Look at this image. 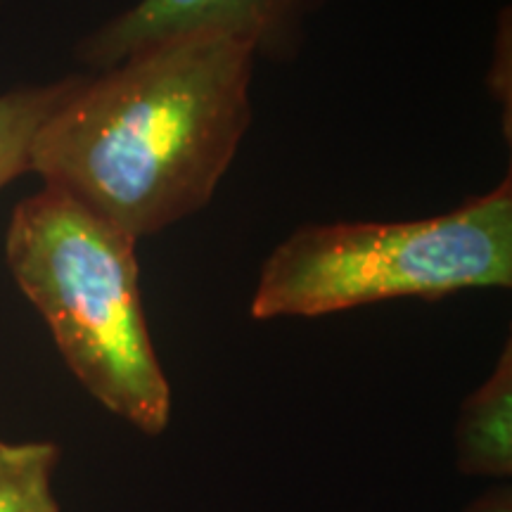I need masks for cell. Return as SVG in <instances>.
Listing matches in <instances>:
<instances>
[{
  "instance_id": "1",
  "label": "cell",
  "mask_w": 512,
  "mask_h": 512,
  "mask_svg": "<svg viewBox=\"0 0 512 512\" xmlns=\"http://www.w3.org/2000/svg\"><path fill=\"white\" fill-rule=\"evenodd\" d=\"M252 43L164 38L86 74L36 133L29 174L136 238L202 211L254 117Z\"/></svg>"
},
{
  "instance_id": "2",
  "label": "cell",
  "mask_w": 512,
  "mask_h": 512,
  "mask_svg": "<svg viewBox=\"0 0 512 512\" xmlns=\"http://www.w3.org/2000/svg\"><path fill=\"white\" fill-rule=\"evenodd\" d=\"M136 247V238L43 185L12 211L5 264L81 387L159 437L171 420V384L147 325Z\"/></svg>"
},
{
  "instance_id": "3",
  "label": "cell",
  "mask_w": 512,
  "mask_h": 512,
  "mask_svg": "<svg viewBox=\"0 0 512 512\" xmlns=\"http://www.w3.org/2000/svg\"><path fill=\"white\" fill-rule=\"evenodd\" d=\"M512 285V178L439 216L306 223L264 261L252 318H318Z\"/></svg>"
},
{
  "instance_id": "4",
  "label": "cell",
  "mask_w": 512,
  "mask_h": 512,
  "mask_svg": "<svg viewBox=\"0 0 512 512\" xmlns=\"http://www.w3.org/2000/svg\"><path fill=\"white\" fill-rule=\"evenodd\" d=\"M320 5L323 0H136L83 36L74 57L95 74L164 38L221 31L252 43L256 57L292 62Z\"/></svg>"
},
{
  "instance_id": "5",
  "label": "cell",
  "mask_w": 512,
  "mask_h": 512,
  "mask_svg": "<svg viewBox=\"0 0 512 512\" xmlns=\"http://www.w3.org/2000/svg\"><path fill=\"white\" fill-rule=\"evenodd\" d=\"M458 467L463 475L510 477L512 472V344L498 356L489 380L460 406L456 425Z\"/></svg>"
},
{
  "instance_id": "6",
  "label": "cell",
  "mask_w": 512,
  "mask_h": 512,
  "mask_svg": "<svg viewBox=\"0 0 512 512\" xmlns=\"http://www.w3.org/2000/svg\"><path fill=\"white\" fill-rule=\"evenodd\" d=\"M83 79L86 74H69L50 83L0 93V190L8 188L15 178L29 174L36 133Z\"/></svg>"
},
{
  "instance_id": "7",
  "label": "cell",
  "mask_w": 512,
  "mask_h": 512,
  "mask_svg": "<svg viewBox=\"0 0 512 512\" xmlns=\"http://www.w3.org/2000/svg\"><path fill=\"white\" fill-rule=\"evenodd\" d=\"M60 446L0 439V512H60L53 477Z\"/></svg>"
},
{
  "instance_id": "8",
  "label": "cell",
  "mask_w": 512,
  "mask_h": 512,
  "mask_svg": "<svg viewBox=\"0 0 512 512\" xmlns=\"http://www.w3.org/2000/svg\"><path fill=\"white\" fill-rule=\"evenodd\" d=\"M486 91L501 110L505 140L510 143L512 126V15L510 8L498 12L494 50H491L489 72H486Z\"/></svg>"
},
{
  "instance_id": "9",
  "label": "cell",
  "mask_w": 512,
  "mask_h": 512,
  "mask_svg": "<svg viewBox=\"0 0 512 512\" xmlns=\"http://www.w3.org/2000/svg\"><path fill=\"white\" fill-rule=\"evenodd\" d=\"M465 512H512V494L508 486L491 489L489 494L479 496L477 501L467 505Z\"/></svg>"
},
{
  "instance_id": "10",
  "label": "cell",
  "mask_w": 512,
  "mask_h": 512,
  "mask_svg": "<svg viewBox=\"0 0 512 512\" xmlns=\"http://www.w3.org/2000/svg\"><path fill=\"white\" fill-rule=\"evenodd\" d=\"M0 3H3V0H0Z\"/></svg>"
}]
</instances>
